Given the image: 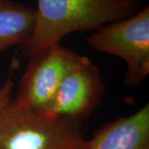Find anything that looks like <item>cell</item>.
<instances>
[{"label":"cell","mask_w":149,"mask_h":149,"mask_svg":"<svg viewBox=\"0 0 149 149\" xmlns=\"http://www.w3.org/2000/svg\"><path fill=\"white\" fill-rule=\"evenodd\" d=\"M13 70V68L12 66L8 77L6 79L3 85L0 87V110L12 99L13 91V87H14V83L12 80Z\"/></svg>","instance_id":"8"},{"label":"cell","mask_w":149,"mask_h":149,"mask_svg":"<svg viewBox=\"0 0 149 149\" xmlns=\"http://www.w3.org/2000/svg\"><path fill=\"white\" fill-rule=\"evenodd\" d=\"M139 10V2L132 0H37L33 32L20 47L31 57L70 33L98 29Z\"/></svg>","instance_id":"1"},{"label":"cell","mask_w":149,"mask_h":149,"mask_svg":"<svg viewBox=\"0 0 149 149\" xmlns=\"http://www.w3.org/2000/svg\"><path fill=\"white\" fill-rule=\"evenodd\" d=\"M80 123L20 105L13 98L0 110V149H85Z\"/></svg>","instance_id":"2"},{"label":"cell","mask_w":149,"mask_h":149,"mask_svg":"<svg viewBox=\"0 0 149 149\" xmlns=\"http://www.w3.org/2000/svg\"><path fill=\"white\" fill-rule=\"evenodd\" d=\"M93 50L127 63L124 84L134 87L149 74V7L132 16L99 27L86 39Z\"/></svg>","instance_id":"3"},{"label":"cell","mask_w":149,"mask_h":149,"mask_svg":"<svg viewBox=\"0 0 149 149\" xmlns=\"http://www.w3.org/2000/svg\"><path fill=\"white\" fill-rule=\"evenodd\" d=\"M104 91L100 68L80 56L62 80L45 114L80 123L100 104Z\"/></svg>","instance_id":"5"},{"label":"cell","mask_w":149,"mask_h":149,"mask_svg":"<svg viewBox=\"0 0 149 149\" xmlns=\"http://www.w3.org/2000/svg\"><path fill=\"white\" fill-rule=\"evenodd\" d=\"M132 1H134V2H140L141 0H132Z\"/></svg>","instance_id":"9"},{"label":"cell","mask_w":149,"mask_h":149,"mask_svg":"<svg viewBox=\"0 0 149 149\" xmlns=\"http://www.w3.org/2000/svg\"><path fill=\"white\" fill-rule=\"evenodd\" d=\"M35 20V9L14 0H0V52L28 39Z\"/></svg>","instance_id":"7"},{"label":"cell","mask_w":149,"mask_h":149,"mask_svg":"<svg viewBox=\"0 0 149 149\" xmlns=\"http://www.w3.org/2000/svg\"><path fill=\"white\" fill-rule=\"evenodd\" d=\"M85 149H149V106L97 129Z\"/></svg>","instance_id":"6"},{"label":"cell","mask_w":149,"mask_h":149,"mask_svg":"<svg viewBox=\"0 0 149 149\" xmlns=\"http://www.w3.org/2000/svg\"><path fill=\"white\" fill-rule=\"evenodd\" d=\"M80 56L60 43L34 54L13 100L20 105L45 114L62 80Z\"/></svg>","instance_id":"4"}]
</instances>
